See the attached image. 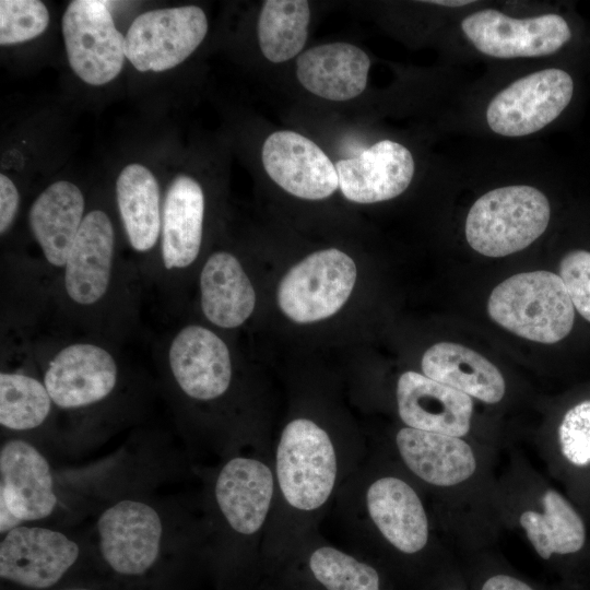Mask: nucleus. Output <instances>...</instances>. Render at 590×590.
<instances>
[{"label": "nucleus", "instance_id": "34", "mask_svg": "<svg viewBox=\"0 0 590 590\" xmlns=\"http://www.w3.org/2000/svg\"><path fill=\"white\" fill-rule=\"evenodd\" d=\"M474 590H538L524 579L504 570L485 571L477 575Z\"/></svg>", "mask_w": 590, "mask_h": 590}, {"label": "nucleus", "instance_id": "28", "mask_svg": "<svg viewBox=\"0 0 590 590\" xmlns=\"http://www.w3.org/2000/svg\"><path fill=\"white\" fill-rule=\"evenodd\" d=\"M309 20L310 9L307 1H264L257 26L263 56L274 63L297 56L306 43Z\"/></svg>", "mask_w": 590, "mask_h": 590}, {"label": "nucleus", "instance_id": "25", "mask_svg": "<svg viewBox=\"0 0 590 590\" xmlns=\"http://www.w3.org/2000/svg\"><path fill=\"white\" fill-rule=\"evenodd\" d=\"M204 316L221 328H236L252 314L256 293L238 260L219 251L205 262L200 274Z\"/></svg>", "mask_w": 590, "mask_h": 590}, {"label": "nucleus", "instance_id": "1", "mask_svg": "<svg viewBox=\"0 0 590 590\" xmlns=\"http://www.w3.org/2000/svg\"><path fill=\"white\" fill-rule=\"evenodd\" d=\"M87 536L95 556L113 574L144 577L177 542L172 504L139 488L117 491L101 502Z\"/></svg>", "mask_w": 590, "mask_h": 590}, {"label": "nucleus", "instance_id": "3", "mask_svg": "<svg viewBox=\"0 0 590 590\" xmlns=\"http://www.w3.org/2000/svg\"><path fill=\"white\" fill-rule=\"evenodd\" d=\"M487 311L510 332L545 344L564 339L575 319L563 280L543 270L519 273L499 283L491 293Z\"/></svg>", "mask_w": 590, "mask_h": 590}, {"label": "nucleus", "instance_id": "20", "mask_svg": "<svg viewBox=\"0 0 590 590\" xmlns=\"http://www.w3.org/2000/svg\"><path fill=\"white\" fill-rule=\"evenodd\" d=\"M396 444L410 471L434 486L461 484L477 467L472 447L462 437L403 427L396 436Z\"/></svg>", "mask_w": 590, "mask_h": 590}, {"label": "nucleus", "instance_id": "21", "mask_svg": "<svg viewBox=\"0 0 590 590\" xmlns=\"http://www.w3.org/2000/svg\"><path fill=\"white\" fill-rule=\"evenodd\" d=\"M369 67L370 60L364 50L339 42L304 51L296 62V75L312 94L342 102L364 92Z\"/></svg>", "mask_w": 590, "mask_h": 590}, {"label": "nucleus", "instance_id": "16", "mask_svg": "<svg viewBox=\"0 0 590 590\" xmlns=\"http://www.w3.org/2000/svg\"><path fill=\"white\" fill-rule=\"evenodd\" d=\"M339 188L356 203H375L393 199L410 185L414 160L402 144L379 141L359 154L335 164Z\"/></svg>", "mask_w": 590, "mask_h": 590}, {"label": "nucleus", "instance_id": "6", "mask_svg": "<svg viewBox=\"0 0 590 590\" xmlns=\"http://www.w3.org/2000/svg\"><path fill=\"white\" fill-rule=\"evenodd\" d=\"M275 462L281 493L293 508L310 511L328 500L337 480V456L329 435L315 422L296 418L284 427Z\"/></svg>", "mask_w": 590, "mask_h": 590}, {"label": "nucleus", "instance_id": "4", "mask_svg": "<svg viewBox=\"0 0 590 590\" xmlns=\"http://www.w3.org/2000/svg\"><path fill=\"white\" fill-rule=\"evenodd\" d=\"M91 554L87 535L46 523L21 524L1 535L0 578L25 590H49Z\"/></svg>", "mask_w": 590, "mask_h": 590}, {"label": "nucleus", "instance_id": "31", "mask_svg": "<svg viewBox=\"0 0 590 590\" xmlns=\"http://www.w3.org/2000/svg\"><path fill=\"white\" fill-rule=\"evenodd\" d=\"M49 13L38 0L0 1V44L13 45L31 40L47 28Z\"/></svg>", "mask_w": 590, "mask_h": 590}, {"label": "nucleus", "instance_id": "35", "mask_svg": "<svg viewBox=\"0 0 590 590\" xmlns=\"http://www.w3.org/2000/svg\"><path fill=\"white\" fill-rule=\"evenodd\" d=\"M20 194L13 181L0 175V233L3 235L12 225L19 209Z\"/></svg>", "mask_w": 590, "mask_h": 590}, {"label": "nucleus", "instance_id": "17", "mask_svg": "<svg viewBox=\"0 0 590 590\" xmlns=\"http://www.w3.org/2000/svg\"><path fill=\"white\" fill-rule=\"evenodd\" d=\"M397 403L400 418L408 427L456 437L470 430L472 398L424 374L405 371L400 376Z\"/></svg>", "mask_w": 590, "mask_h": 590}, {"label": "nucleus", "instance_id": "24", "mask_svg": "<svg viewBox=\"0 0 590 590\" xmlns=\"http://www.w3.org/2000/svg\"><path fill=\"white\" fill-rule=\"evenodd\" d=\"M84 198L72 182L59 180L47 187L30 210V226L46 260L66 266L73 240L80 229Z\"/></svg>", "mask_w": 590, "mask_h": 590}, {"label": "nucleus", "instance_id": "15", "mask_svg": "<svg viewBox=\"0 0 590 590\" xmlns=\"http://www.w3.org/2000/svg\"><path fill=\"white\" fill-rule=\"evenodd\" d=\"M168 359L176 384L191 399H217L231 385L228 349L204 327L188 326L181 329L170 344Z\"/></svg>", "mask_w": 590, "mask_h": 590}, {"label": "nucleus", "instance_id": "36", "mask_svg": "<svg viewBox=\"0 0 590 590\" xmlns=\"http://www.w3.org/2000/svg\"><path fill=\"white\" fill-rule=\"evenodd\" d=\"M428 3L438 4V5H446V7H462L469 3H472L473 1L470 0H435V1H426Z\"/></svg>", "mask_w": 590, "mask_h": 590}, {"label": "nucleus", "instance_id": "37", "mask_svg": "<svg viewBox=\"0 0 590 590\" xmlns=\"http://www.w3.org/2000/svg\"><path fill=\"white\" fill-rule=\"evenodd\" d=\"M442 590H468L464 587H462V583L456 579H451L449 585L444 588Z\"/></svg>", "mask_w": 590, "mask_h": 590}, {"label": "nucleus", "instance_id": "27", "mask_svg": "<svg viewBox=\"0 0 590 590\" xmlns=\"http://www.w3.org/2000/svg\"><path fill=\"white\" fill-rule=\"evenodd\" d=\"M117 203L129 243L137 251H148L161 229L160 187L145 166L132 163L119 174Z\"/></svg>", "mask_w": 590, "mask_h": 590}, {"label": "nucleus", "instance_id": "38", "mask_svg": "<svg viewBox=\"0 0 590 590\" xmlns=\"http://www.w3.org/2000/svg\"><path fill=\"white\" fill-rule=\"evenodd\" d=\"M58 590H96V589L91 588V587H85V586H74V587L61 588Z\"/></svg>", "mask_w": 590, "mask_h": 590}, {"label": "nucleus", "instance_id": "30", "mask_svg": "<svg viewBox=\"0 0 590 590\" xmlns=\"http://www.w3.org/2000/svg\"><path fill=\"white\" fill-rule=\"evenodd\" d=\"M309 568L327 590H380L376 568L332 546H321L309 557Z\"/></svg>", "mask_w": 590, "mask_h": 590}, {"label": "nucleus", "instance_id": "9", "mask_svg": "<svg viewBox=\"0 0 590 590\" xmlns=\"http://www.w3.org/2000/svg\"><path fill=\"white\" fill-rule=\"evenodd\" d=\"M206 32L205 13L197 5L148 11L127 32L126 58L141 72L173 69L198 48Z\"/></svg>", "mask_w": 590, "mask_h": 590}, {"label": "nucleus", "instance_id": "22", "mask_svg": "<svg viewBox=\"0 0 590 590\" xmlns=\"http://www.w3.org/2000/svg\"><path fill=\"white\" fill-rule=\"evenodd\" d=\"M204 216V196L193 178L179 175L169 185L162 222V256L167 269L186 268L197 258Z\"/></svg>", "mask_w": 590, "mask_h": 590}, {"label": "nucleus", "instance_id": "2", "mask_svg": "<svg viewBox=\"0 0 590 590\" xmlns=\"http://www.w3.org/2000/svg\"><path fill=\"white\" fill-rule=\"evenodd\" d=\"M66 487L48 456L33 441L13 436L0 446V534L25 523L58 526L70 509Z\"/></svg>", "mask_w": 590, "mask_h": 590}, {"label": "nucleus", "instance_id": "18", "mask_svg": "<svg viewBox=\"0 0 590 590\" xmlns=\"http://www.w3.org/2000/svg\"><path fill=\"white\" fill-rule=\"evenodd\" d=\"M114 241L113 224L105 212L94 210L84 216L64 266V287L73 302L91 305L106 293Z\"/></svg>", "mask_w": 590, "mask_h": 590}, {"label": "nucleus", "instance_id": "32", "mask_svg": "<svg viewBox=\"0 0 590 590\" xmlns=\"http://www.w3.org/2000/svg\"><path fill=\"white\" fill-rule=\"evenodd\" d=\"M558 440L560 452L569 463L590 464V400L566 412L558 428Z\"/></svg>", "mask_w": 590, "mask_h": 590}, {"label": "nucleus", "instance_id": "29", "mask_svg": "<svg viewBox=\"0 0 590 590\" xmlns=\"http://www.w3.org/2000/svg\"><path fill=\"white\" fill-rule=\"evenodd\" d=\"M54 402L44 384L21 373L0 374V424L14 433L40 427Z\"/></svg>", "mask_w": 590, "mask_h": 590}, {"label": "nucleus", "instance_id": "5", "mask_svg": "<svg viewBox=\"0 0 590 590\" xmlns=\"http://www.w3.org/2000/svg\"><path fill=\"white\" fill-rule=\"evenodd\" d=\"M547 198L531 186L493 189L471 206L465 221L469 245L486 257H505L527 248L546 229Z\"/></svg>", "mask_w": 590, "mask_h": 590}, {"label": "nucleus", "instance_id": "11", "mask_svg": "<svg viewBox=\"0 0 590 590\" xmlns=\"http://www.w3.org/2000/svg\"><path fill=\"white\" fill-rule=\"evenodd\" d=\"M461 28L479 51L504 59L552 55L571 37L567 22L555 13L514 19L486 9L464 17Z\"/></svg>", "mask_w": 590, "mask_h": 590}, {"label": "nucleus", "instance_id": "33", "mask_svg": "<svg viewBox=\"0 0 590 590\" xmlns=\"http://www.w3.org/2000/svg\"><path fill=\"white\" fill-rule=\"evenodd\" d=\"M559 276L574 307L590 322V251L568 252L560 261Z\"/></svg>", "mask_w": 590, "mask_h": 590}, {"label": "nucleus", "instance_id": "23", "mask_svg": "<svg viewBox=\"0 0 590 590\" xmlns=\"http://www.w3.org/2000/svg\"><path fill=\"white\" fill-rule=\"evenodd\" d=\"M424 375L485 403L499 402L505 379L497 367L477 352L457 343L430 346L421 362Z\"/></svg>", "mask_w": 590, "mask_h": 590}, {"label": "nucleus", "instance_id": "12", "mask_svg": "<svg viewBox=\"0 0 590 590\" xmlns=\"http://www.w3.org/2000/svg\"><path fill=\"white\" fill-rule=\"evenodd\" d=\"M261 158L270 178L297 198L324 199L339 187L335 165L315 142L297 132L282 130L270 134Z\"/></svg>", "mask_w": 590, "mask_h": 590}, {"label": "nucleus", "instance_id": "26", "mask_svg": "<svg viewBox=\"0 0 590 590\" xmlns=\"http://www.w3.org/2000/svg\"><path fill=\"white\" fill-rule=\"evenodd\" d=\"M542 510L527 509L519 523L533 550L544 560L578 553L586 543V526L573 505L556 489L544 491Z\"/></svg>", "mask_w": 590, "mask_h": 590}, {"label": "nucleus", "instance_id": "19", "mask_svg": "<svg viewBox=\"0 0 590 590\" xmlns=\"http://www.w3.org/2000/svg\"><path fill=\"white\" fill-rule=\"evenodd\" d=\"M370 519L399 552L413 555L427 544L429 526L424 505L414 488L400 477L384 476L366 493Z\"/></svg>", "mask_w": 590, "mask_h": 590}, {"label": "nucleus", "instance_id": "13", "mask_svg": "<svg viewBox=\"0 0 590 590\" xmlns=\"http://www.w3.org/2000/svg\"><path fill=\"white\" fill-rule=\"evenodd\" d=\"M43 381L56 406L79 410L111 394L118 381V368L114 357L103 347L75 343L51 359Z\"/></svg>", "mask_w": 590, "mask_h": 590}, {"label": "nucleus", "instance_id": "7", "mask_svg": "<svg viewBox=\"0 0 590 590\" xmlns=\"http://www.w3.org/2000/svg\"><path fill=\"white\" fill-rule=\"evenodd\" d=\"M356 266L343 251L330 248L299 261L283 276L278 303L290 319L309 323L334 315L350 297Z\"/></svg>", "mask_w": 590, "mask_h": 590}, {"label": "nucleus", "instance_id": "8", "mask_svg": "<svg viewBox=\"0 0 590 590\" xmlns=\"http://www.w3.org/2000/svg\"><path fill=\"white\" fill-rule=\"evenodd\" d=\"M106 1L75 0L62 16L68 61L85 83L103 85L121 71L126 38L116 28Z\"/></svg>", "mask_w": 590, "mask_h": 590}, {"label": "nucleus", "instance_id": "10", "mask_svg": "<svg viewBox=\"0 0 590 590\" xmlns=\"http://www.w3.org/2000/svg\"><path fill=\"white\" fill-rule=\"evenodd\" d=\"M574 93L571 76L557 68L530 73L499 92L486 110L488 127L505 137L534 133L555 120Z\"/></svg>", "mask_w": 590, "mask_h": 590}, {"label": "nucleus", "instance_id": "14", "mask_svg": "<svg viewBox=\"0 0 590 590\" xmlns=\"http://www.w3.org/2000/svg\"><path fill=\"white\" fill-rule=\"evenodd\" d=\"M274 492V479L262 461L235 456L219 470L213 485L214 504L224 524L249 536L263 526Z\"/></svg>", "mask_w": 590, "mask_h": 590}]
</instances>
